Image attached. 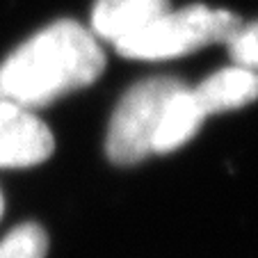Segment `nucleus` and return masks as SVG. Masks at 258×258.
<instances>
[{
	"label": "nucleus",
	"mask_w": 258,
	"mask_h": 258,
	"mask_svg": "<svg viewBox=\"0 0 258 258\" xmlns=\"http://www.w3.org/2000/svg\"><path fill=\"white\" fill-rule=\"evenodd\" d=\"M105 69V53L92 30L73 19L41 28L0 64V98L25 110L92 85Z\"/></svg>",
	"instance_id": "nucleus-1"
},
{
	"label": "nucleus",
	"mask_w": 258,
	"mask_h": 258,
	"mask_svg": "<svg viewBox=\"0 0 258 258\" xmlns=\"http://www.w3.org/2000/svg\"><path fill=\"white\" fill-rule=\"evenodd\" d=\"M240 23L229 10L187 5L162 12L140 32L117 41L114 48L131 59H174L210 44H226Z\"/></svg>",
	"instance_id": "nucleus-2"
},
{
	"label": "nucleus",
	"mask_w": 258,
	"mask_h": 258,
	"mask_svg": "<svg viewBox=\"0 0 258 258\" xmlns=\"http://www.w3.org/2000/svg\"><path fill=\"white\" fill-rule=\"evenodd\" d=\"M183 80L171 76L140 80L117 103L107 126L105 153L114 165H135L153 153V137L169 98Z\"/></svg>",
	"instance_id": "nucleus-3"
},
{
	"label": "nucleus",
	"mask_w": 258,
	"mask_h": 258,
	"mask_svg": "<svg viewBox=\"0 0 258 258\" xmlns=\"http://www.w3.org/2000/svg\"><path fill=\"white\" fill-rule=\"evenodd\" d=\"M55 149L50 128L32 110L0 98V167L21 169L48 160Z\"/></svg>",
	"instance_id": "nucleus-4"
},
{
	"label": "nucleus",
	"mask_w": 258,
	"mask_h": 258,
	"mask_svg": "<svg viewBox=\"0 0 258 258\" xmlns=\"http://www.w3.org/2000/svg\"><path fill=\"white\" fill-rule=\"evenodd\" d=\"M167 10L169 0H96L92 10V34L114 46Z\"/></svg>",
	"instance_id": "nucleus-5"
},
{
	"label": "nucleus",
	"mask_w": 258,
	"mask_h": 258,
	"mask_svg": "<svg viewBox=\"0 0 258 258\" xmlns=\"http://www.w3.org/2000/svg\"><path fill=\"white\" fill-rule=\"evenodd\" d=\"M192 94L206 117L231 112V110L244 107L258 98V71L238 67V64L219 69L206 80H201L192 89Z\"/></svg>",
	"instance_id": "nucleus-6"
},
{
	"label": "nucleus",
	"mask_w": 258,
	"mask_h": 258,
	"mask_svg": "<svg viewBox=\"0 0 258 258\" xmlns=\"http://www.w3.org/2000/svg\"><path fill=\"white\" fill-rule=\"evenodd\" d=\"M204 119L206 114L197 103L192 89L187 85L176 89L162 112L160 123H158L156 137H153V153L162 156V153H171L183 144H187L201 128Z\"/></svg>",
	"instance_id": "nucleus-7"
},
{
	"label": "nucleus",
	"mask_w": 258,
	"mask_h": 258,
	"mask_svg": "<svg viewBox=\"0 0 258 258\" xmlns=\"http://www.w3.org/2000/svg\"><path fill=\"white\" fill-rule=\"evenodd\" d=\"M48 235L39 224L28 222L0 240V258H46Z\"/></svg>",
	"instance_id": "nucleus-8"
},
{
	"label": "nucleus",
	"mask_w": 258,
	"mask_h": 258,
	"mask_svg": "<svg viewBox=\"0 0 258 258\" xmlns=\"http://www.w3.org/2000/svg\"><path fill=\"white\" fill-rule=\"evenodd\" d=\"M226 48H229L233 64L258 71V21L240 23L233 37L226 41Z\"/></svg>",
	"instance_id": "nucleus-9"
},
{
	"label": "nucleus",
	"mask_w": 258,
	"mask_h": 258,
	"mask_svg": "<svg viewBox=\"0 0 258 258\" xmlns=\"http://www.w3.org/2000/svg\"><path fill=\"white\" fill-rule=\"evenodd\" d=\"M3 210H5V199H3V192H0V217H3Z\"/></svg>",
	"instance_id": "nucleus-10"
}]
</instances>
